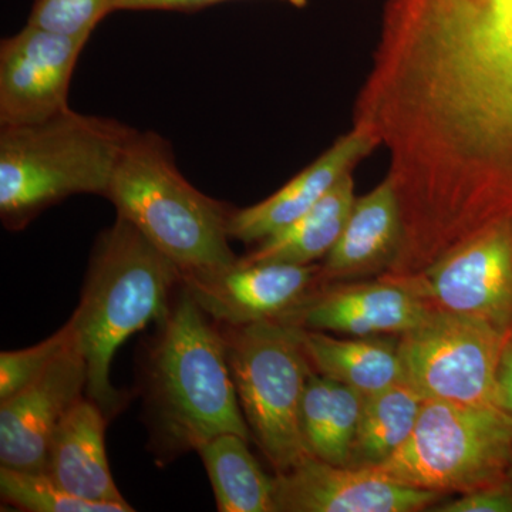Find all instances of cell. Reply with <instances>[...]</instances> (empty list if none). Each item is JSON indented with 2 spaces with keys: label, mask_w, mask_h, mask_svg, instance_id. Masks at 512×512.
Listing matches in <instances>:
<instances>
[{
  "label": "cell",
  "mask_w": 512,
  "mask_h": 512,
  "mask_svg": "<svg viewBox=\"0 0 512 512\" xmlns=\"http://www.w3.org/2000/svg\"><path fill=\"white\" fill-rule=\"evenodd\" d=\"M394 56L427 133L512 201V0H396Z\"/></svg>",
  "instance_id": "obj_1"
},
{
  "label": "cell",
  "mask_w": 512,
  "mask_h": 512,
  "mask_svg": "<svg viewBox=\"0 0 512 512\" xmlns=\"http://www.w3.org/2000/svg\"><path fill=\"white\" fill-rule=\"evenodd\" d=\"M158 325L144 367L151 441L157 453L173 458L198 451L227 433L249 439L224 332L212 325L183 282Z\"/></svg>",
  "instance_id": "obj_2"
},
{
  "label": "cell",
  "mask_w": 512,
  "mask_h": 512,
  "mask_svg": "<svg viewBox=\"0 0 512 512\" xmlns=\"http://www.w3.org/2000/svg\"><path fill=\"white\" fill-rule=\"evenodd\" d=\"M181 279L180 269L123 218L97 237L82 299L69 322L87 366L86 396L109 419L124 403L111 384L114 355L134 333L164 319Z\"/></svg>",
  "instance_id": "obj_3"
},
{
  "label": "cell",
  "mask_w": 512,
  "mask_h": 512,
  "mask_svg": "<svg viewBox=\"0 0 512 512\" xmlns=\"http://www.w3.org/2000/svg\"><path fill=\"white\" fill-rule=\"evenodd\" d=\"M136 128L69 109L52 119L0 126V220L22 231L74 195L106 197Z\"/></svg>",
  "instance_id": "obj_4"
},
{
  "label": "cell",
  "mask_w": 512,
  "mask_h": 512,
  "mask_svg": "<svg viewBox=\"0 0 512 512\" xmlns=\"http://www.w3.org/2000/svg\"><path fill=\"white\" fill-rule=\"evenodd\" d=\"M104 198L183 276L221 271L238 262L229 247L232 208L184 177L170 141L156 131L137 130L131 137Z\"/></svg>",
  "instance_id": "obj_5"
},
{
  "label": "cell",
  "mask_w": 512,
  "mask_h": 512,
  "mask_svg": "<svg viewBox=\"0 0 512 512\" xmlns=\"http://www.w3.org/2000/svg\"><path fill=\"white\" fill-rule=\"evenodd\" d=\"M229 369L252 439L276 474L291 470L308 453L301 404L315 370L302 342V328L268 320L227 328Z\"/></svg>",
  "instance_id": "obj_6"
},
{
  "label": "cell",
  "mask_w": 512,
  "mask_h": 512,
  "mask_svg": "<svg viewBox=\"0 0 512 512\" xmlns=\"http://www.w3.org/2000/svg\"><path fill=\"white\" fill-rule=\"evenodd\" d=\"M512 420L500 406L424 400L410 439L375 470L421 490L467 494L508 483Z\"/></svg>",
  "instance_id": "obj_7"
},
{
  "label": "cell",
  "mask_w": 512,
  "mask_h": 512,
  "mask_svg": "<svg viewBox=\"0 0 512 512\" xmlns=\"http://www.w3.org/2000/svg\"><path fill=\"white\" fill-rule=\"evenodd\" d=\"M508 340L483 320L434 311L400 336L403 380L426 400L498 406V369Z\"/></svg>",
  "instance_id": "obj_8"
},
{
  "label": "cell",
  "mask_w": 512,
  "mask_h": 512,
  "mask_svg": "<svg viewBox=\"0 0 512 512\" xmlns=\"http://www.w3.org/2000/svg\"><path fill=\"white\" fill-rule=\"evenodd\" d=\"M384 276L434 311L483 320L512 336V215L448 252L419 274Z\"/></svg>",
  "instance_id": "obj_9"
},
{
  "label": "cell",
  "mask_w": 512,
  "mask_h": 512,
  "mask_svg": "<svg viewBox=\"0 0 512 512\" xmlns=\"http://www.w3.org/2000/svg\"><path fill=\"white\" fill-rule=\"evenodd\" d=\"M87 36L28 25L0 42V126L40 123L69 110L70 83Z\"/></svg>",
  "instance_id": "obj_10"
},
{
  "label": "cell",
  "mask_w": 512,
  "mask_h": 512,
  "mask_svg": "<svg viewBox=\"0 0 512 512\" xmlns=\"http://www.w3.org/2000/svg\"><path fill=\"white\" fill-rule=\"evenodd\" d=\"M446 497L375 468L335 466L315 457L274 477L276 512H419Z\"/></svg>",
  "instance_id": "obj_11"
},
{
  "label": "cell",
  "mask_w": 512,
  "mask_h": 512,
  "mask_svg": "<svg viewBox=\"0 0 512 512\" xmlns=\"http://www.w3.org/2000/svg\"><path fill=\"white\" fill-rule=\"evenodd\" d=\"M198 306L227 328L284 322L322 286L320 264H244L181 279Z\"/></svg>",
  "instance_id": "obj_12"
},
{
  "label": "cell",
  "mask_w": 512,
  "mask_h": 512,
  "mask_svg": "<svg viewBox=\"0 0 512 512\" xmlns=\"http://www.w3.org/2000/svg\"><path fill=\"white\" fill-rule=\"evenodd\" d=\"M86 389V362L73 340L35 382L0 402V466L49 471L56 429Z\"/></svg>",
  "instance_id": "obj_13"
},
{
  "label": "cell",
  "mask_w": 512,
  "mask_h": 512,
  "mask_svg": "<svg viewBox=\"0 0 512 512\" xmlns=\"http://www.w3.org/2000/svg\"><path fill=\"white\" fill-rule=\"evenodd\" d=\"M426 302L399 282L376 281L322 285L284 320L302 329L342 336H402L433 315Z\"/></svg>",
  "instance_id": "obj_14"
},
{
  "label": "cell",
  "mask_w": 512,
  "mask_h": 512,
  "mask_svg": "<svg viewBox=\"0 0 512 512\" xmlns=\"http://www.w3.org/2000/svg\"><path fill=\"white\" fill-rule=\"evenodd\" d=\"M379 147L375 137L352 126L284 187L258 204L232 210L228 222L229 237L249 245L278 234L311 211Z\"/></svg>",
  "instance_id": "obj_15"
},
{
  "label": "cell",
  "mask_w": 512,
  "mask_h": 512,
  "mask_svg": "<svg viewBox=\"0 0 512 512\" xmlns=\"http://www.w3.org/2000/svg\"><path fill=\"white\" fill-rule=\"evenodd\" d=\"M403 218L390 178L356 198L342 235L320 264L322 285L387 274L403 245Z\"/></svg>",
  "instance_id": "obj_16"
},
{
  "label": "cell",
  "mask_w": 512,
  "mask_h": 512,
  "mask_svg": "<svg viewBox=\"0 0 512 512\" xmlns=\"http://www.w3.org/2000/svg\"><path fill=\"white\" fill-rule=\"evenodd\" d=\"M109 417L89 397L60 421L50 448L49 473L70 494L96 503L128 504L111 476L106 454Z\"/></svg>",
  "instance_id": "obj_17"
},
{
  "label": "cell",
  "mask_w": 512,
  "mask_h": 512,
  "mask_svg": "<svg viewBox=\"0 0 512 512\" xmlns=\"http://www.w3.org/2000/svg\"><path fill=\"white\" fill-rule=\"evenodd\" d=\"M399 340L400 336L339 338L302 329L303 348L313 370L365 397L404 382Z\"/></svg>",
  "instance_id": "obj_18"
},
{
  "label": "cell",
  "mask_w": 512,
  "mask_h": 512,
  "mask_svg": "<svg viewBox=\"0 0 512 512\" xmlns=\"http://www.w3.org/2000/svg\"><path fill=\"white\" fill-rule=\"evenodd\" d=\"M356 198L355 180L350 174L311 211L288 228L256 244L239 261L244 264H316L335 247Z\"/></svg>",
  "instance_id": "obj_19"
},
{
  "label": "cell",
  "mask_w": 512,
  "mask_h": 512,
  "mask_svg": "<svg viewBox=\"0 0 512 512\" xmlns=\"http://www.w3.org/2000/svg\"><path fill=\"white\" fill-rule=\"evenodd\" d=\"M365 396L345 384L313 372L301 404V427L312 457L349 466Z\"/></svg>",
  "instance_id": "obj_20"
},
{
  "label": "cell",
  "mask_w": 512,
  "mask_h": 512,
  "mask_svg": "<svg viewBox=\"0 0 512 512\" xmlns=\"http://www.w3.org/2000/svg\"><path fill=\"white\" fill-rule=\"evenodd\" d=\"M247 441L238 434H221L197 451L207 468L218 511L276 512L274 478L266 476Z\"/></svg>",
  "instance_id": "obj_21"
},
{
  "label": "cell",
  "mask_w": 512,
  "mask_h": 512,
  "mask_svg": "<svg viewBox=\"0 0 512 512\" xmlns=\"http://www.w3.org/2000/svg\"><path fill=\"white\" fill-rule=\"evenodd\" d=\"M424 400L406 382L365 397L348 467L376 468L394 456L412 436Z\"/></svg>",
  "instance_id": "obj_22"
},
{
  "label": "cell",
  "mask_w": 512,
  "mask_h": 512,
  "mask_svg": "<svg viewBox=\"0 0 512 512\" xmlns=\"http://www.w3.org/2000/svg\"><path fill=\"white\" fill-rule=\"evenodd\" d=\"M3 503L28 512H131L130 504L96 503L70 494L49 471L0 467Z\"/></svg>",
  "instance_id": "obj_23"
},
{
  "label": "cell",
  "mask_w": 512,
  "mask_h": 512,
  "mask_svg": "<svg viewBox=\"0 0 512 512\" xmlns=\"http://www.w3.org/2000/svg\"><path fill=\"white\" fill-rule=\"evenodd\" d=\"M74 340L72 323L32 348L0 353V402L25 389L52 365Z\"/></svg>",
  "instance_id": "obj_24"
},
{
  "label": "cell",
  "mask_w": 512,
  "mask_h": 512,
  "mask_svg": "<svg viewBox=\"0 0 512 512\" xmlns=\"http://www.w3.org/2000/svg\"><path fill=\"white\" fill-rule=\"evenodd\" d=\"M116 0H35L28 25L66 36L92 37L101 20L114 13Z\"/></svg>",
  "instance_id": "obj_25"
},
{
  "label": "cell",
  "mask_w": 512,
  "mask_h": 512,
  "mask_svg": "<svg viewBox=\"0 0 512 512\" xmlns=\"http://www.w3.org/2000/svg\"><path fill=\"white\" fill-rule=\"evenodd\" d=\"M436 512H512V484L480 488L430 508Z\"/></svg>",
  "instance_id": "obj_26"
},
{
  "label": "cell",
  "mask_w": 512,
  "mask_h": 512,
  "mask_svg": "<svg viewBox=\"0 0 512 512\" xmlns=\"http://www.w3.org/2000/svg\"><path fill=\"white\" fill-rule=\"evenodd\" d=\"M222 0H116L114 12L136 10H165V12L192 13L218 5Z\"/></svg>",
  "instance_id": "obj_27"
},
{
  "label": "cell",
  "mask_w": 512,
  "mask_h": 512,
  "mask_svg": "<svg viewBox=\"0 0 512 512\" xmlns=\"http://www.w3.org/2000/svg\"><path fill=\"white\" fill-rule=\"evenodd\" d=\"M497 404L512 420V336L505 346L497 376ZM512 484V468L510 474Z\"/></svg>",
  "instance_id": "obj_28"
},
{
  "label": "cell",
  "mask_w": 512,
  "mask_h": 512,
  "mask_svg": "<svg viewBox=\"0 0 512 512\" xmlns=\"http://www.w3.org/2000/svg\"><path fill=\"white\" fill-rule=\"evenodd\" d=\"M222 2H228V0H222ZM281 2L288 3L293 8L303 9L308 5L309 0H281Z\"/></svg>",
  "instance_id": "obj_29"
}]
</instances>
